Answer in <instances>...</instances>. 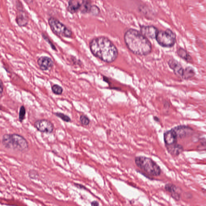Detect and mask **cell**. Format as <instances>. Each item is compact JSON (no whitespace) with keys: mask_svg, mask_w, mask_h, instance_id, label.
Returning <instances> with one entry per match:
<instances>
[{"mask_svg":"<svg viewBox=\"0 0 206 206\" xmlns=\"http://www.w3.org/2000/svg\"><path fill=\"white\" fill-rule=\"evenodd\" d=\"M89 46L92 54L105 63H112L118 57V49L106 37L101 36L94 38L90 42Z\"/></svg>","mask_w":206,"mask_h":206,"instance_id":"obj_1","label":"cell"},{"mask_svg":"<svg viewBox=\"0 0 206 206\" xmlns=\"http://www.w3.org/2000/svg\"><path fill=\"white\" fill-rule=\"evenodd\" d=\"M124 39L128 50L136 55L147 56L152 52L150 41L136 29H128L125 32Z\"/></svg>","mask_w":206,"mask_h":206,"instance_id":"obj_2","label":"cell"},{"mask_svg":"<svg viewBox=\"0 0 206 206\" xmlns=\"http://www.w3.org/2000/svg\"><path fill=\"white\" fill-rule=\"evenodd\" d=\"M2 143L7 149L21 152H27L29 149L28 141L23 136L18 134H5L3 136Z\"/></svg>","mask_w":206,"mask_h":206,"instance_id":"obj_3","label":"cell"},{"mask_svg":"<svg viewBox=\"0 0 206 206\" xmlns=\"http://www.w3.org/2000/svg\"><path fill=\"white\" fill-rule=\"evenodd\" d=\"M135 161L136 166L149 175L158 176L161 174L160 167L150 158L139 156L135 157Z\"/></svg>","mask_w":206,"mask_h":206,"instance_id":"obj_4","label":"cell"},{"mask_svg":"<svg viewBox=\"0 0 206 206\" xmlns=\"http://www.w3.org/2000/svg\"><path fill=\"white\" fill-rule=\"evenodd\" d=\"M93 5L91 0H69L67 10L72 14H91Z\"/></svg>","mask_w":206,"mask_h":206,"instance_id":"obj_5","label":"cell"},{"mask_svg":"<svg viewBox=\"0 0 206 206\" xmlns=\"http://www.w3.org/2000/svg\"><path fill=\"white\" fill-rule=\"evenodd\" d=\"M48 23L51 30L55 35L60 37L70 38L72 36L73 32L66 25L53 17L48 19Z\"/></svg>","mask_w":206,"mask_h":206,"instance_id":"obj_6","label":"cell"},{"mask_svg":"<svg viewBox=\"0 0 206 206\" xmlns=\"http://www.w3.org/2000/svg\"><path fill=\"white\" fill-rule=\"evenodd\" d=\"M155 39L160 46L165 48L173 47L176 40L175 33L169 29L159 31Z\"/></svg>","mask_w":206,"mask_h":206,"instance_id":"obj_7","label":"cell"},{"mask_svg":"<svg viewBox=\"0 0 206 206\" xmlns=\"http://www.w3.org/2000/svg\"><path fill=\"white\" fill-rule=\"evenodd\" d=\"M17 12L15 21L17 24L20 27H24L28 25L29 18L26 11L24 9L21 3L17 6Z\"/></svg>","mask_w":206,"mask_h":206,"instance_id":"obj_8","label":"cell"},{"mask_svg":"<svg viewBox=\"0 0 206 206\" xmlns=\"http://www.w3.org/2000/svg\"><path fill=\"white\" fill-rule=\"evenodd\" d=\"M34 126L39 132L50 134L54 130V126L50 121L46 119L37 120L34 123Z\"/></svg>","mask_w":206,"mask_h":206,"instance_id":"obj_9","label":"cell"},{"mask_svg":"<svg viewBox=\"0 0 206 206\" xmlns=\"http://www.w3.org/2000/svg\"><path fill=\"white\" fill-rule=\"evenodd\" d=\"M178 139H183L190 136L193 132V130L190 127L186 125H180L172 128Z\"/></svg>","mask_w":206,"mask_h":206,"instance_id":"obj_10","label":"cell"},{"mask_svg":"<svg viewBox=\"0 0 206 206\" xmlns=\"http://www.w3.org/2000/svg\"><path fill=\"white\" fill-rule=\"evenodd\" d=\"M158 31L157 28L152 25H142L140 28L141 33L147 39H156Z\"/></svg>","mask_w":206,"mask_h":206,"instance_id":"obj_11","label":"cell"},{"mask_svg":"<svg viewBox=\"0 0 206 206\" xmlns=\"http://www.w3.org/2000/svg\"><path fill=\"white\" fill-rule=\"evenodd\" d=\"M37 63L40 70L43 71L50 70L53 67L54 63L50 58L48 56H41L38 60Z\"/></svg>","mask_w":206,"mask_h":206,"instance_id":"obj_12","label":"cell"},{"mask_svg":"<svg viewBox=\"0 0 206 206\" xmlns=\"http://www.w3.org/2000/svg\"><path fill=\"white\" fill-rule=\"evenodd\" d=\"M169 67L173 70L174 74L178 77H182L184 69L181 64L175 59H170L168 62Z\"/></svg>","mask_w":206,"mask_h":206,"instance_id":"obj_13","label":"cell"},{"mask_svg":"<svg viewBox=\"0 0 206 206\" xmlns=\"http://www.w3.org/2000/svg\"><path fill=\"white\" fill-rule=\"evenodd\" d=\"M165 189L170 193L171 197L176 201H179L181 197L180 189L173 184H167L165 187Z\"/></svg>","mask_w":206,"mask_h":206,"instance_id":"obj_14","label":"cell"},{"mask_svg":"<svg viewBox=\"0 0 206 206\" xmlns=\"http://www.w3.org/2000/svg\"><path fill=\"white\" fill-rule=\"evenodd\" d=\"M163 137L166 146L177 143L178 139L174 132L172 129L165 132Z\"/></svg>","mask_w":206,"mask_h":206,"instance_id":"obj_15","label":"cell"},{"mask_svg":"<svg viewBox=\"0 0 206 206\" xmlns=\"http://www.w3.org/2000/svg\"><path fill=\"white\" fill-rule=\"evenodd\" d=\"M166 147L167 148L168 152L170 154L174 156H179L184 151L183 146L178 143L169 145V146H166Z\"/></svg>","mask_w":206,"mask_h":206,"instance_id":"obj_16","label":"cell"},{"mask_svg":"<svg viewBox=\"0 0 206 206\" xmlns=\"http://www.w3.org/2000/svg\"><path fill=\"white\" fill-rule=\"evenodd\" d=\"M195 71L192 67H188L184 69L182 78L185 80H188L192 78L195 75Z\"/></svg>","mask_w":206,"mask_h":206,"instance_id":"obj_17","label":"cell"},{"mask_svg":"<svg viewBox=\"0 0 206 206\" xmlns=\"http://www.w3.org/2000/svg\"><path fill=\"white\" fill-rule=\"evenodd\" d=\"M177 54L180 57L186 60V61L190 63L192 61V59L191 56L188 53L187 51L183 49V48H179L178 50H177Z\"/></svg>","mask_w":206,"mask_h":206,"instance_id":"obj_18","label":"cell"},{"mask_svg":"<svg viewBox=\"0 0 206 206\" xmlns=\"http://www.w3.org/2000/svg\"><path fill=\"white\" fill-rule=\"evenodd\" d=\"M25 114H26V110L25 107L23 106H22L20 108L19 114V120L21 122H23L24 120L25 119Z\"/></svg>","mask_w":206,"mask_h":206,"instance_id":"obj_19","label":"cell"},{"mask_svg":"<svg viewBox=\"0 0 206 206\" xmlns=\"http://www.w3.org/2000/svg\"><path fill=\"white\" fill-rule=\"evenodd\" d=\"M52 90L53 93L57 95L62 94L63 92V89L60 86L57 85H54L52 87Z\"/></svg>","mask_w":206,"mask_h":206,"instance_id":"obj_20","label":"cell"},{"mask_svg":"<svg viewBox=\"0 0 206 206\" xmlns=\"http://www.w3.org/2000/svg\"><path fill=\"white\" fill-rule=\"evenodd\" d=\"M54 114L56 116L58 117L59 118H60V119L64 121V122H69L71 121V119H70V117L67 115H65L64 114L58 112L55 113Z\"/></svg>","mask_w":206,"mask_h":206,"instance_id":"obj_21","label":"cell"},{"mask_svg":"<svg viewBox=\"0 0 206 206\" xmlns=\"http://www.w3.org/2000/svg\"><path fill=\"white\" fill-rule=\"evenodd\" d=\"M80 121L83 125L88 126L90 123V120L87 116L82 115L80 116Z\"/></svg>","mask_w":206,"mask_h":206,"instance_id":"obj_22","label":"cell"},{"mask_svg":"<svg viewBox=\"0 0 206 206\" xmlns=\"http://www.w3.org/2000/svg\"><path fill=\"white\" fill-rule=\"evenodd\" d=\"M100 13V9L98 6L93 5L91 15L94 16H97Z\"/></svg>","mask_w":206,"mask_h":206,"instance_id":"obj_23","label":"cell"},{"mask_svg":"<svg viewBox=\"0 0 206 206\" xmlns=\"http://www.w3.org/2000/svg\"><path fill=\"white\" fill-rule=\"evenodd\" d=\"M29 176L32 179H36L39 176V173L36 170H30L29 172Z\"/></svg>","mask_w":206,"mask_h":206,"instance_id":"obj_24","label":"cell"},{"mask_svg":"<svg viewBox=\"0 0 206 206\" xmlns=\"http://www.w3.org/2000/svg\"><path fill=\"white\" fill-rule=\"evenodd\" d=\"M42 37L43 38V39H44L46 42H47L48 43H49V44L51 46V47L53 48V49H54V50H56V48L55 47L54 45L52 43V42H51L50 39H49V38H48V37L46 36L44 33H42Z\"/></svg>","mask_w":206,"mask_h":206,"instance_id":"obj_25","label":"cell"},{"mask_svg":"<svg viewBox=\"0 0 206 206\" xmlns=\"http://www.w3.org/2000/svg\"><path fill=\"white\" fill-rule=\"evenodd\" d=\"M74 185L75 186V187L77 188L80 189L85 190L87 189L86 187L82 184H77V183H74Z\"/></svg>","mask_w":206,"mask_h":206,"instance_id":"obj_26","label":"cell"},{"mask_svg":"<svg viewBox=\"0 0 206 206\" xmlns=\"http://www.w3.org/2000/svg\"><path fill=\"white\" fill-rule=\"evenodd\" d=\"M4 90V85L2 80L0 79V94H2Z\"/></svg>","mask_w":206,"mask_h":206,"instance_id":"obj_27","label":"cell"},{"mask_svg":"<svg viewBox=\"0 0 206 206\" xmlns=\"http://www.w3.org/2000/svg\"><path fill=\"white\" fill-rule=\"evenodd\" d=\"M91 206H98L99 205V203L98 201H94L91 203Z\"/></svg>","mask_w":206,"mask_h":206,"instance_id":"obj_28","label":"cell"},{"mask_svg":"<svg viewBox=\"0 0 206 206\" xmlns=\"http://www.w3.org/2000/svg\"><path fill=\"white\" fill-rule=\"evenodd\" d=\"M25 3L28 4H31L33 3V0H23Z\"/></svg>","mask_w":206,"mask_h":206,"instance_id":"obj_29","label":"cell"},{"mask_svg":"<svg viewBox=\"0 0 206 206\" xmlns=\"http://www.w3.org/2000/svg\"><path fill=\"white\" fill-rule=\"evenodd\" d=\"M154 120L156 122H159V119L158 117L156 116H155L153 117Z\"/></svg>","mask_w":206,"mask_h":206,"instance_id":"obj_30","label":"cell"},{"mask_svg":"<svg viewBox=\"0 0 206 206\" xmlns=\"http://www.w3.org/2000/svg\"><path fill=\"white\" fill-rule=\"evenodd\" d=\"M0 142H1V141H0Z\"/></svg>","mask_w":206,"mask_h":206,"instance_id":"obj_31","label":"cell"}]
</instances>
